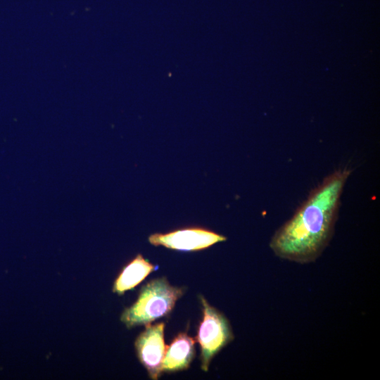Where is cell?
Listing matches in <instances>:
<instances>
[{
    "instance_id": "1",
    "label": "cell",
    "mask_w": 380,
    "mask_h": 380,
    "mask_svg": "<svg viewBox=\"0 0 380 380\" xmlns=\"http://www.w3.org/2000/svg\"><path fill=\"white\" fill-rule=\"evenodd\" d=\"M351 174L348 168L328 175L309 194L270 239L279 258L297 263L315 261L329 243L338 219L341 198Z\"/></svg>"
},
{
    "instance_id": "2",
    "label": "cell",
    "mask_w": 380,
    "mask_h": 380,
    "mask_svg": "<svg viewBox=\"0 0 380 380\" xmlns=\"http://www.w3.org/2000/svg\"><path fill=\"white\" fill-rule=\"evenodd\" d=\"M184 292L185 288L171 285L166 277L154 279L142 286L137 300L125 309L120 320L129 329L151 324L167 317Z\"/></svg>"
},
{
    "instance_id": "3",
    "label": "cell",
    "mask_w": 380,
    "mask_h": 380,
    "mask_svg": "<svg viewBox=\"0 0 380 380\" xmlns=\"http://www.w3.org/2000/svg\"><path fill=\"white\" fill-rule=\"evenodd\" d=\"M199 299L203 317L195 340L200 346L201 368L208 372L213 358L233 341L234 336L227 318L210 305L203 296H200Z\"/></svg>"
},
{
    "instance_id": "4",
    "label": "cell",
    "mask_w": 380,
    "mask_h": 380,
    "mask_svg": "<svg viewBox=\"0 0 380 380\" xmlns=\"http://www.w3.org/2000/svg\"><path fill=\"white\" fill-rule=\"evenodd\" d=\"M227 240V237L202 227H188L149 236L151 244L182 251H197Z\"/></svg>"
},
{
    "instance_id": "5",
    "label": "cell",
    "mask_w": 380,
    "mask_h": 380,
    "mask_svg": "<svg viewBox=\"0 0 380 380\" xmlns=\"http://www.w3.org/2000/svg\"><path fill=\"white\" fill-rule=\"evenodd\" d=\"M165 323L147 324L137 336L134 348L137 357L151 379H158L162 372V363L166 350L164 341Z\"/></svg>"
},
{
    "instance_id": "6",
    "label": "cell",
    "mask_w": 380,
    "mask_h": 380,
    "mask_svg": "<svg viewBox=\"0 0 380 380\" xmlns=\"http://www.w3.org/2000/svg\"><path fill=\"white\" fill-rule=\"evenodd\" d=\"M196 340L186 332L178 334L167 346L161 372H176L189 367L195 356Z\"/></svg>"
},
{
    "instance_id": "7",
    "label": "cell",
    "mask_w": 380,
    "mask_h": 380,
    "mask_svg": "<svg viewBox=\"0 0 380 380\" xmlns=\"http://www.w3.org/2000/svg\"><path fill=\"white\" fill-rule=\"evenodd\" d=\"M156 269L157 266L145 259L141 254L137 255L124 267L115 279L113 285V293L124 294L125 291L136 287Z\"/></svg>"
}]
</instances>
